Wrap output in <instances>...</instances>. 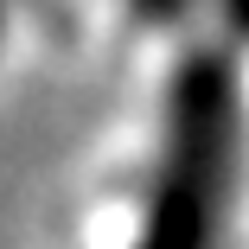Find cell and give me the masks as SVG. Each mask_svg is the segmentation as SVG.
<instances>
[{
  "label": "cell",
  "mask_w": 249,
  "mask_h": 249,
  "mask_svg": "<svg viewBox=\"0 0 249 249\" xmlns=\"http://www.w3.org/2000/svg\"><path fill=\"white\" fill-rule=\"evenodd\" d=\"M224 134H230V96H224V77L205 64L179 89L166 173H160V192H154V217H147V249H205L211 243L224 147H230Z\"/></svg>",
  "instance_id": "cell-1"
}]
</instances>
